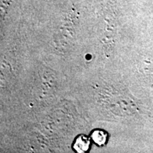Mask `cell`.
<instances>
[{
  "label": "cell",
  "mask_w": 153,
  "mask_h": 153,
  "mask_svg": "<svg viewBox=\"0 0 153 153\" xmlns=\"http://www.w3.org/2000/svg\"><path fill=\"white\" fill-rule=\"evenodd\" d=\"M90 141L87 137L81 135L76 139L74 144V148L78 152H85L89 150Z\"/></svg>",
  "instance_id": "1"
},
{
  "label": "cell",
  "mask_w": 153,
  "mask_h": 153,
  "mask_svg": "<svg viewBox=\"0 0 153 153\" xmlns=\"http://www.w3.org/2000/svg\"><path fill=\"white\" fill-rule=\"evenodd\" d=\"M91 138L94 142L99 145H104L106 142L107 135L104 131L97 130L91 134Z\"/></svg>",
  "instance_id": "2"
}]
</instances>
